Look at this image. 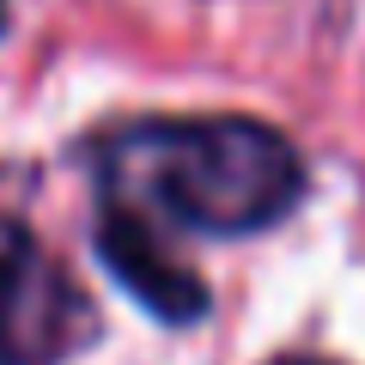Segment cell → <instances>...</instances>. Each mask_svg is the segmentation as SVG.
Returning <instances> with one entry per match:
<instances>
[{
    "label": "cell",
    "instance_id": "1",
    "mask_svg": "<svg viewBox=\"0 0 365 365\" xmlns=\"http://www.w3.org/2000/svg\"><path fill=\"white\" fill-rule=\"evenodd\" d=\"M98 232L165 244L177 232L244 237L287 220L304 195V165L287 134L250 116H158L110 128L91 153Z\"/></svg>",
    "mask_w": 365,
    "mask_h": 365
},
{
    "label": "cell",
    "instance_id": "2",
    "mask_svg": "<svg viewBox=\"0 0 365 365\" xmlns=\"http://www.w3.org/2000/svg\"><path fill=\"white\" fill-rule=\"evenodd\" d=\"M86 292L13 213H0V365H55L86 341Z\"/></svg>",
    "mask_w": 365,
    "mask_h": 365
},
{
    "label": "cell",
    "instance_id": "3",
    "mask_svg": "<svg viewBox=\"0 0 365 365\" xmlns=\"http://www.w3.org/2000/svg\"><path fill=\"white\" fill-rule=\"evenodd\" d=\"M268 365H335V359H311V353H280V359H268Z\"/></svg>",
    "mask_w": 365,
    "mask_h": 365
},
{
    "label": "cell",
    "instance_id": "4",
    "mask_svg": "<svg viewBox=\"0 0 365 365\" xmlns=\"http://www.w3.org/2000/svg\"><path fill=\"white\" fill-rule=\"evenodd\" d=\"M0 25H6V0H0Z\"/></svg>",
    "mask_w": 365,
    "mask_h": 365
}]
</instances>
